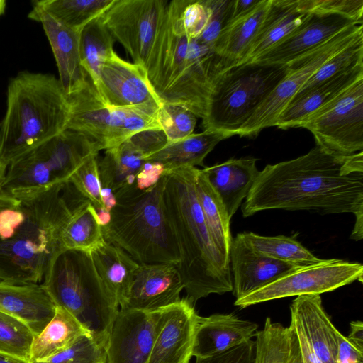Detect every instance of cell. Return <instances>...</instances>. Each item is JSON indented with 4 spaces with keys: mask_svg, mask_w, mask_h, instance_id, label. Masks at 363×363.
<instances>
[{
    "mask_svg": "<svg viewBox=\"0 0 363 363\" xmlns=\"http://www.w3.org/2000/svg\"><path fill=\"white\" fill-rule=\"evenodd\" d=\"M362 64L363 35L358 37L331 56L308 79L294 96L302 94L330 78Z\"/></svg>",
    "mask_w": 363,
    "mask_h": 363,
    "instance_id": "f35d334b",
    "label": "cell"
},
{
    "mask_svg": "<svg viewBox=\"0 0 363 363\" xmlns=\"http://www.w3.org/2000/svg\"><path fill=\"white\" fill-rule=\"evenodd\" d=\"M363 35L362 24L345 28L328 42L289 65V72L238 133L240 137H256L274 123L296 94L308 79L335 53Z\"/></svg>",
    "mask_w": 363,
    "mask_h": 363,
    "instance_id": "8fae6325",
    "label": "cell"
},
{
    "mask_svg": "<svg viewBox=\"0 0 363 363\" xmlns=\"http://www.w3.org/2000/svg\"><path fill=\"white\" fill-rule=\"evenodd\" d=\"M67 95L51 74L21 71L10 79L0 123V160H13L67 130Z\"/></svg>",
    "mask_w": 363,
    "mask_h": 363,
    "instance_id": "5b68a950",
    "label": "cell"
},
{
    "mask_svg": "<svg viewBox=\"0 0 363 363\" xmlns=\"http://www.w3.org/2000/svg\"><path fill=\"white\" fill-rule=\"evenodd\" d=\"M165 175L153 187L140 191L135 185L114 193L117 203L109 224L102 227L105 241L140 264L180 262L179 247L164 201Z\"/></svg>",
    "mask_w": 363,
    "mask_h": 363,
    "instance_id": "8992f818",
    "label": "cell"
},
{
    "mask_svg": "<svg viewBox=\"0 0 363 363\" xmlns=\"http://www.w3.org/2000/svg\"><path fill=\"white\" fill-rule=\"evenodd\" d=\"M28 17L43 26L56 61L58 79L65 94L69 96L79 90L89 78L81 63L80 32L62 25L34 1Z\"/></svg>",
    "mask_w": 363,
    "mask_h": 363,
    "instance_id": "44dd1931",
    "label": "cell"
},
{
    "mask_svg": "<svg viewBox=\"0 0 363 363\" xmlns=\"http://www.w3.org/2000/svg\"><path fill=\"white\" fill-rule=\"evenodd\" d=\"M94 87L109 107L158 111L162 105L148 80L145 68L124 60L115 51L102 63Z\"/></svg>",
    "mask_w": 363,
    "mask_h": 363,
    "instance_id": "9a60e30c",
    "label": "cell"
},
{
    "mask_svg": "<svg viewBox=\"0 0 363 363\" xmlns=\"http://www.w3.org/2000/svg\"><path fill=\"white\" fill-rule=\"evenodd\" d=\"M96 209V208H95ZM96 214L99 225L105 227L109 224L111 220V213L105 208L96 209Z\"/></svg>",
    "mask_w": 363,
    "mask_h": 363,
    "instance_id": "11a10c76",
    "label": "cell"
},
{
    "mask_svg": "<svg viewBox=\"0 0 363 363\" xmlns=\"http://www.w3.org/2000/svg\"><path fill=\"white\" fill-rule=\"evenodd\" d=\"M84 335L91 333L70 312L56 306L53 318L33 337L29 362L44 360L58 354Z\"/></svg>",
    "mask_w": 363,
    "mask_h": 363,
    "instance_id": "1f68e13d",
    "label": "cell"
},
{
    "mask_svg": "<svg viewBox=\"0 0 363 363\" xmlns=\"http://www.w3.org/2000/svg\"><path fill=\"white\" fill-rule=\"evenodd\" d=\"M203 2L208 10V21L196 40L213 49L220 33L230 20L233 0H203Z\"/></svg>",
    "mask_w": 363,
    "mask_h": 363,
    "instance_id": "f6af8a7d",
    "label": "cell"
},
{
    "mask_svg": "<svg viewBox=\"0 0 363 363\" xmlns=\"http://www.w3.org/2000/svg\"><path fill=\"white\" fill-rule=\"evenodd\" d=\"M106 361V347L91 335L79 337L70 347L46 359L30 363H99Z\"/></svg>",
    "mask_w": 363,
    "mask_h": 363,
    "instance_id": "b9f144b4",
    "label": "cell"
},
{
    "mask_svg": "<svg viewBox=\"0 0 363 363\" xmlns=\"http://www.w3.org/2000/svg\"><path fill=\"white\" fill-rule=\"evenodd\" d=\"M270 0H261L246 15L230 22L220 33L213 51L226 63L238 64L255 37L268 9Z\"/></svg>",
    "mask_w": 363,
    "mask_h": 363,
    "instance_id": "f546056e",
    "label": "cell"
},
{
    "mask_svg": "<svg viewBox=\"0 0 363 363\" xmlns=\"http://www.w3.org/2000/svg\"><path fill=\"white\" fill-rule=\"evenodd\" d=\"M114 40L100 17L83 28L79 34L82 66L95 86L101 66L113 50Z\"/></svg>",
    "mask_w": 363,
    "mask_h": 363,
    "instance_id": "8d00e7d4",
    "label": "cell"
},
{
    "mask_svg": "<svg viewBox=\"0 0 363 363\" xmlns=\"http://www.w3.org/2000/svg\"><path fill=\"white\" fill-rule=\"evenodd\" d=\"M84 198L97 208H104L101 198V183L99 177L97 155L83 163L69 180Z\"/></svg>",
    "mask_w": 363,
    "mask_h": 363,
    "instance_id": "7bdbcfd3",
    "label": "cell"
},
{
    "mask_svg": "<svg viewBox=\"0 0 363 363\" xmlns=\"http://www.w3.org/2000/svg\"><path fill=\"white\" fill-rule=\"evenodd\" d=\"M55 307L42 284L13 282L0 277V311L23 321L34 336L53 318Z\"/></svg>",
    "mask_w": 363,
    "mask_h": 363,
    "instance_id": "603a6c76",
    "label": "cell"
},
{
    "mask_svg": "<svg viewBox=\"0 0 363 363\" xmlns=\"http://www.w3.org/2000/svg\"><path fill=\"white\" fill-rule=\"evenodd\" d=\"M289 70V65L250 62L226 66L220 61L211 77L203 129L229 138L238 135Z\"/></svg>",
    "mask_w": 363,
    "mask_h": 363,
    "instance_id": "ba28073f",
    "label": "cell"
},
{
    "mask_svg": "<svg viewBox=\"0 0 363 363\" xmlns=\"http://www.w3.org/2000/svg\"><path fill=\"white\" fill-rule=\"evenodd\" d=\"M337 341V363H363V350L359 349L337 329L335 331Z\"/></svg>",
    "mask_w": 363,
    "mask_h": 363,
    "instance_id": "681fc988",
    "label": "cell"
},
{
    "mask_svg": "<svg viewBox=\"0 0 363 363\" xmlns=\"http://www.w3.org/2000/svg\"><path fill=\"white\" fill-rule=\"evenodd\" d=\"M291 323L303 363H337V328L320 295L296 296L290 306Z\"/></svg>",
    "mask_w": 363,
    "mask_h": 363,
    "instance_id": "2e32d148",
    "label": "cell"
},
{
    "mask_svg": "<svg viewBox=\"0 0 363 363\" xmlns=\"http://www.w3.org/2000/svg\"><path fill=\"white\" fill-rule=\"evenodd\" d=\"M101 150L82 133L67 129L13 160L4 190L10 194L35 192L69 182L74 172Z\"/></svg>",
    "mask_w": 363,
    "mask_h": 363,
    "instance_id": "9c48e42d",
    "label": "cell"
},
{
    "mask_svg": "<svg viewBox=\"0 0 363 363\" xmlns=\"http://www.w3.org/2000/svg\"><path fill=\"white\" fill-rule=\"evenodd\" d=\"M229 260L233 275L232 291L236 299L298 267L254 251L238 234L232 240Z\"/></svg>",
    "mask_w": 363,
    "mask_h": 363,
    "instance_id": "7402d4cb",
    "label": "cell"
},
{
    "mask_svg": "<svg viewBox=\"0 0 363 363\" xmlns=\"http://www.w3.org/2000/svg\"><path fill=\"white\" fill-rule=\"evenodd\" d=\"M168 1L113 0L100 18L134 63L146 67Z\"/></svg>",
    "mask_w": 363,
    "mask_h": 363,
    "instance_id": "5bb4252c",
    "label": "cell"
},
{
    "mask_svg": "<svg viewBox=\"0 0 363 363\" xmlns=\"http://www.w3.org/2000/svg\"><path fill=\"white\" fill-rule=\"evenodd\" d=\"M160 321L147 363H190L201 316L186 297L160 308Z\"/></svg>",
    "mask_w": 363,
    "mask_h": 363,
    "instance_id": "ac0fdd59",
    "label": "cell"
},
{
    "mask_svg": "<svg viewBox=\"0 0 363 363\" xmlns=\"http://www.w3.org/2000/svg\"><path fill=\"white\" fill-rule=\"evenodd\" d=\"M363 266L339 259L301 267L250 294L237 298L235 305L244 308L255 304L290 296L320 295L357 280L362 282Z\"/></svg>",
    "mask_w": 363,
    "mask_h": 363,
    "instance_id": "4fadbf2b",
    "label": "cell"
},
{
    "mask_svg": "<svg viewBox=\"0 0 363 363\" xmlns=\"http://www.w3.org/2000/svg\"><path fill=\"white\" fill-rule=\"evenodd\" d=\"M258 325L233 313L200 318L192 355L203 358L223 352L257 336Z\"/></svg>",
    "mask_w": 363,
    "mask_h": 363,
    "instance_id": "cb8c5ba5",
    "label": "cell"
},
{
    "mask_svg": "<svg viewBox=\"0 0 363 363\" xmlns=\"http://www.w3.org/2000/svg\"><path fill=\"white\" fill-rule=\"evenodd\" d=\"M43 280L55 306L74 315L93 339L106 348L119 307L103 284L91 256L77 250L60 252Z\"/></svg>",
    "mask_w": 363,
    "mask_h": 363,
    "instance_id": "52a82bcc",
    "label": "cell"
},
{
    "mask_svg": "<svg viewBox=\"0 0 363 363\" xmlns=\"http://www.w3.org/2000/svg\"><path fill=\"white\" fill-rule=\"evenodd\" d=\"M254 363H303L296 337L289 327L265 319L255 337Z\"/></svg>",
    "mask_w": 363,
    "mask_h": 363,
    "instance_id": "836d02e7",
    "label": "cell"
},
{
    "mask_svg": "<svg viewBox=\"0 0 363 363\" xmlns=\"http://www.w3.org/2000/svg\"><path fill=\"white\" fill-rule=\"evenodd\" d=\"M350 333L347 338L359 349L363 350V323L360 320L350 323Z\"/></svg>",
    "mask_w": 363,
    "mask_h": 363,
    "instance_id": "816d5d0a",
    "label": "cell"
},
{
    "mask_svg": "<svg viewBox=\"0 0 363 363\" xmlns=\"http://www.w3.org/2000/svg\"><path fill=\"white\" fill-rule=\"evenodd\" d=\"M160 315V309H119L106 348V363H147Z\"/></svg>",
    "mask_w": 363,
    "mask_h": 363,
    "instance_id": "e0dca14e",
    "label": "cell"
},
{
    "mask_svg": "<svg viewBox=\"0 0 363 363\" xmlns=\"http://www.w3.org/2000/svg\"><path fill=\"white\" fill-rule=\"evenodd\" d=\"M69 106L67 129L79 132L107 150L138 133L160 129L157 113L138 108H113L101 99L88 78L84 86L67 96Z\"/></svg>",
    "mask_w": 363,
    "mask_h": 363,
    "instance_id": "30bf717a",
    "label": "cell"
},
{
    "mask_svg": "<svg viewBox=\"0 0 363 363\" xmlns=\"http://www.w3.org/2000/svg\"><path fill=\"white\" fill-rule=\"evenodd\" d=\"M146 157L133 137L106 150L104 156L98 160L102 187L110 188L115 193L135 185L136 174Z\"/></svg>",
    "mask_w": 363,
    "mask_h": 363,
    "instance_id": "f1b7e54d",
    "label": "cell"
},
{
    "mask_svg": "<svg viewBox=\"0 0 363 363\" xmlns=\"http://www.w3.org/2000/svg\"><path fill=\"white\" fill-rule=\"evenodd\" d=\"M226 134L210 130L194 134L176 143L167 144L145 161L163 164L165 172L183 167H204L203 160L216 145L228 138Z\"/></svg>",
    "mask_w": 363,
    "mask_h": 363,
    "instance_id": "4dcf8cb0",
    "label": "cell"
},
{
    "mask_svg": "<svg viewBox=\"0 0 363 363\" xmlns=\"http://www.w3.org/2000/svg\"><path fill=\"white\" fill-rule=\"evenodd\" d=\"M101 198L104 207L111 212L117 203V199L113 191L108 187H101Z\"/></svg>",
    "mask_w": 363,
    "mask_h": 363,
    "instance_id": "f5cc1de1",
    "label": "cell"
},
{
    "mask_svg": "<svg viewBox=\"0 0 363 363\" xmlns=\"http://www.w3.org/2000/svg\"><path fill=\"white\" fill-rule=\"evenodd\" d=\"M89 255L105 288L121 307L129 294L140 264L105 240Z\"/></svg>",
    "mask_w": 363,
    "mask_h": 363,
    "instance_id": "83f0119b",
    "label": "cell"
},
{
    "mask_svg": "<svg viewBox=\"0 0 363 363\" xmlns=\"http://www.w3.org/2000/svg\"><path fill=\"white\" fill-rule=\"evenodd\" d=\"M307 14L298 9L297 0H270L255 37L237 65L255 61L295 30Z\"/></svg>",
    "mask_w": 363,
    "mask_h": 363,
    "instance_id": "4316f807",
    "label": "cell"
},
{
    "mask_svg": "<svg viewBox=\"0 0 363 363\" xmlns=\"http://www.w3.org/2000/svg\"><path fill=\"white\" fill-rule=\"evenodd\" d=\"M297 4L301 12L340 14L357 24L363 23L362 0H297Z\"/></svg>",
    "mask_w": 363,
    "mask_h": 363,
    "instance_id": "ee69618b",
    "label": "cell"
},
{
    "mask_svg": "<svg viewBox=\"0 0 363 363\" xmlns=\"http://www.w3.org/2000/svg\"><path fill=\"white\" fill-rule=\"evenodd\" d=\"M9 164L0 160V196L7 192L4 189Z\"/></svg>",
    "mask_w": 363,
    "mask_h": 363,
    "instance_id": "9f6ffc18",
    "label": "cell"
},
{
    "mask_svg": "<svg viewBox=\"0 0 363 363\" xmlns=\"http://www.w3.org/2000/svg\"><path fill=\"white\" fill-rule=\"evenodd\" d=\"M363 78V64L294 96L277 118L274 126L281 129L300 128L307 118L341 95L354 83Z\"/></svg>",
    "mask_w": 363,
    "mask_h": 363,
    "instance_id": "d4e9b609",
    "label": "cell"
},
{
    "mask_svg": "<svg viewBox=\"0 0 363 363\" xmlns=\"http://www.w3.org/2000/svg\"><path fill=\"white\" fill-rule=\"evenodd\" d=\"M157 120L167 144L186 138L194 133L197 116L184 106L162 103L157 112Z\"/></svg>",
    "mask_w": 363,
    "mask_h": 363,
    "instance_id": "60d3db41",
    "label": "cell"
},
{
    "mask_svg": "<svg viewBox=\"0 0 363 363\" xmlns=\"http://www.w3.org/2000/svg\"><path fill=\"white\" fill-rule=\"evenodd\" d=\"M165 172L162 164L145 161L136 174L135 187L140 191L147 190L155 186Z\"/></svg>",
    "mask_w": 363,
    "mask_h": 363,
    "instance_id": "c3c4849f",
    "label": "cell"
},
{
    "mask_svg": "<svg viewBox=\"0 0 363 363\" xmlns=\"http://www.w3.org/2000/svg\"><path fill=\"white\" fill-rule=\"evenodd\" d=\"M195 191L211 238L223 258L230 264L233 240L230 231V219L206 175L198 168L195 174Z\"/></svg>",
    "mask_w": 363,
    "mask_h": 363,
    "instance_id": "d6a6232c",
    "label": "cell"
},
{
    "mask_svg": "<svg viewBox=\"0 0 363 363\" xmlns=\"http://www.w3.org/2000/svg\"><path fill=\"white\" fill-rule=\"evenodd\" d=\"M261 0H233L231 15L228 23L250 12Z\"/></svg>",
    "mask_w": 363,
    "mask_h": 363,
    "instance_id": "f907efd6",
    "label": "cell"
},
{
    "mask_svg": "<svg viewBox=\"0 0 363 363\" xmlns=\"http://www.w3.org/2000/svg\"><path fill=\"white\" fill-rule=\"evenodd\" d=\"M184 284L172 264H140L120 309L155 311L179 301Z\"/></svg>",
    "mask_w": 363,
    "mask_h": 363,
    "instance_id": "ffe728a7",
    "label": "cell"
},
{
    "mask_svg": "<svg viewBox=\"0 0 363 363\" xmlns=\"http://www.w3.org/2000/svg\"><path fill=\"white\" fill-rule=\"evenodd\" d=\"M33 337L23 321L0 311V353L29 362Z\"/></svg>",
    "mask_w": 363,
    "mask_h": 363,
    "instance_id": "ab89813d",
    "label": "cell"
},
{
    "mask_svg": "<svg viewBox=\"0 0 363 363\" xmlns=\"http://www.w3.org/2000/svg\"><path fill=\"white\" fill-rule=\"evenodd\" d=\"M99 363H106V361H104V362H99Z\"/></svg>",
    "mask_w": 363,
    "mask_h": 363,
    "instance_id": "91938a15",
    "label": "cell"
},
{
    "mask_svg": "<svg viewBox=\"0 0 363 363\" xmlns=\"http://www.w3.org/2000/svg\"><path fill=\"white\" fill-rule=\"evenodd\" d=\"M96 209L86 198L74 207L61 235L62 250H77L90 254L104 241Z\"/></svg>",
    "mask_w": 363,
    "mask_h": 363,
    "instance_id": "e575fe53",
    "label": "cell"
},
{
    "mask_svg": "<svg viewBox=\"0 0 363 363\" xmlns=\"http://www.w3.org/2000/svg\"><path fill=\"white\" fill-rule=\"evenodd\" d=\"M53 18L66 27L81 32L84 26L100 17L113 0L33 1Z\"/></svg>",
    "mask_w": 363,
    "mask_h": 363,
    "instance_id": "74e56055",
    "label": "cell"
},
{
    "mask_svg": "<svg viewBox=\"0 0 363 363\" xmlns=\"http://www.w3.org/2000/svg\"><path fill=\"white\" fill-rule=\"evenodd\" d=\"M238 235L254 251L298 267L315 264L323 259L315 257L294 238L263 236L252 232Z\"/></svg>",
    "mask_w": 363,
    "mask_h": 363,
    "instance_id": "d590c367",
    "label": "cell"
},
{
    "mask_svg": "<svg viewBox=\"0 0 363 363\" xmlns=\"http://www.w3.org/2000/svg\"><path fill=\"white\" fill-rule=\"evenodd\" d=\"M257 160L252 157L231 158L202 169L220 198L230 219L247 197L259 174Z\"/></svg>",
    "mask_w": 363,
    "mask_h": 363,
    "instance_id": "484cf974",
    "label": "cell"
},
{
    "mask_svg": "<svg viewBox=\"0 0 363 363\" xmlns=\"http://www.w3.org/2000/svg\"><path fill=\"white\" fill-rule=\"evenodd\" d=\"M356 221L350 238L355 240H360L363 238V211L355 214Z\"/></svg>",
    "mask_w": 363,
    "mask_h": 363,
    "instance_id": "db71d44e",
    "label": "cell"
},
{
    "mask_svg": "<svg viewBox=\"0 0 363 363\" xmlns=\"http://www.w3.org/2000/svg\"><path fill=\"white\" fill-rule=\"evenodd\" d=\"M255 340H250L213 356L196 358L195 363H254Z\"/></svg>",
    "mask_w": 363,
    "mask_h": 363,
    "instance_id": "7dc6e473",
    "label": "cell"
},
{
    "mask_svg": "<svg viewBox=\"0 0 363 363\" xmlns=\"http://www.w3.org/2000/svg\"><path fill=\"white\" fill-rule=\"evenodd\" d=\"M357 24L340 14L308 13L302 23L252 62L288 65L320 47L350 26Z\"/></svg>",
    "mask_w": 363,
    "mask_h": 363,
    "instance_id": "d6986e66",
    "label": "cell"
},
{
    "mask_svg": "<svg viewBox=\"0 0 363 363\" xmlns=\"http://www.w3.org/2000/svg\"><path fill=\"white\" fill-rule=\"evenodd\" d=\"M185 2L168 1L146 72L162 103L184 106L203 118L219 58L185 33L181 19Z\"/></svg>",
    "mask_w": 363,
    "mask_h": 363,
    "instance_id": "277c9868",
    "label": "cell"
},
{
    "mask_svg": "<svg viewBox=\"0 0 363 363\" xmlns=\"http://www.w3.org/2000/svg\"><path fill=\"white\" fill-rule=\"evenodd\" d=\"M241 209L244 217L269 209L355 215L363 211L362 151L340 156L316 145L297 158L268 164Z\"/></svg>",
    "mask_w": 363,
    "mask_h": 363,
    "instance_id": "6da1fadb",
    "label": "cell"
},
{
    "mask_svg": "<svg viewBox=\"0 0 363 363\" xmlns=\"http://www.w3.org/2000/svg\"><path fill=\"white\" fill-rule=\"evenodd\" d=\"M316 145L333 155L348 156L363 149V78L307 118Z\"/></svg>",
    "mask_w": 363,
    "mask_h": 363,
    "instance_id": "7c38bea8",
    "label": "cell"
},
{
    "mask_svg": "<svg viewBox=\"0 0 363 363\" xmlns=\"http://www.w3.org/2000/svg\"><path fill=\"white\" fill-rule=\"evenodd\" d=\"M208 16L203 0H186L181 19L186 35L192 39H198L206 27Z\"/></svg>",
    "mask_w": 363,
    "mask_h": 363,
    "instance_id": "bcb514c9",
    "label": "cell"
},
{
    "mask_svg": "<svg viewBox=\"0 0 363 363\" xmlns=\"http://www.w3.org/2000/svg\"><path fill=\"white\" fill-rule=\"evenodd\" d=\"M6 6V1L4 0H0V16L4 13Z\"/></svg>",
    "mask_w": 363,
    "mask_h": 363,
    "instance_id": "680465c9",
    "label": "cell"
},
{
    "mask_svg": "<svg viewBox=\"0 0 363 363\" xmlns=\"http://www.w3.org/2000/svg\"><path fill=\"white\" fill-rule=\"evenodd\" d=\"M69 181L35 192L0 196V277L40 284L61 251V235L83 199Z\"/></svg>",
    "mask_w": 363,
    "mask_h": 363,
    "instance_id": "7a4b0ae2",
    "label": "cell"
},
{
    "mask_svg": "<svg viewBox=\"0 0 363 363\" xmlns=\"http://www.w3.org/2000/svg\"><path fill=\"white\" fill-rule=\"evenodd\" d=\"M196 167L165 172L164 201L177 238L186 298L194 304L211 294L233 291L230 264L216 248L195 191Z\"/></svg>",
    "mask_w": 363,
    "mask_h": 363,
    "instance_id": "3957f363",
    "label": "cell"
},
{
    "mask_svg": "<svg viewBox=\"0 0 363 363\" xmlns=\"http://www.w3.org/2000/svg\"><path fill=\"white\" fill-rule=\"evenodd\" d=\"M0 363H30L28 361L24 360L16 357L0 353Z\"/></svg>",
    "mask_w": 363,
    "mask_h": 363,
    "instance_id": "6f0895ef",
    "label": "cell"
}]
</instances>
